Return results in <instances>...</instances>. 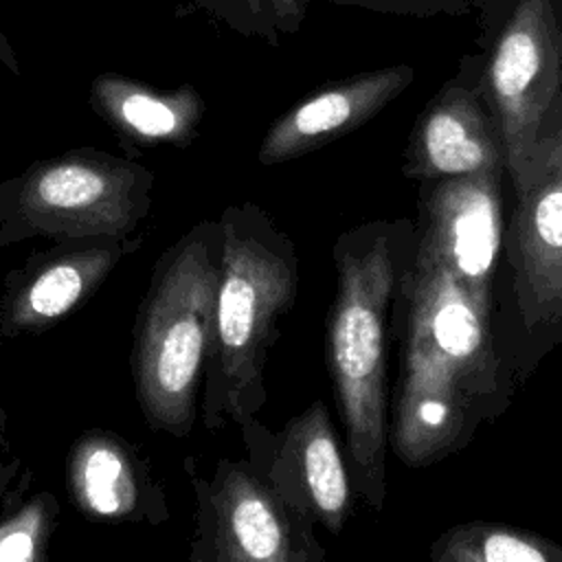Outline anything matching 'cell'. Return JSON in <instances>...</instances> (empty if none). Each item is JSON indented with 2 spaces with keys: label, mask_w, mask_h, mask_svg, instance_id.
<instances>
[{
  "label": "cell",
  "mask_w": 562,
  "mask_h": 562,
  "mask_svg": "<svg viewBox=\"0 0 562 562\" xmlns=\"http://www.w3.org/2000/svg\"><path fill=\"white\" fill-rule=\"evenodd\" d=\"M393 318L400 367L389 446L408 468H428L498 419L516 382L498 345L496 303L468 290L417 239Z\"/></svg>",
  "instance_id": "6da1fadb"
},
{
  "label": "cell",
  "mask_w": 562,
  "mask_h": 562,
  "mask_svg": "<svg viewBox=\"0 0 562 562\" xmlns=\"http://www.w3.org/2000/svg\"><path fill=\"white\" fill-rule=\"evenodd\" d=\"M415 246L408 220H375L334 244L336 294L327 318V367L345 428L356 494L375 512L386 498L389 334Z\"/></svg>",
  "instance_id": "7a4b0ae2"
},
{
  "label": "cell",
  "mask_w": 562,
  "mask_h": 562,
  "mask_svg": "<svg viewBox=\"0 0 562 562\" xmlns=\"http://www.w3.org/2000/svg\"><path fill=\"white\" fill-rule=\"evenodd\" d=\"M220 224L222 266L202 422L215 430L228 417L248 430L266 404L263 364L296 301L299 261L290 237L257 204L228 206Z\"/></svg>",
  "instance_id": "3957f363"
},
{
  "label": "cell",
  "mask_w": 562,
  "mask_h": 562,
  "mask_svg": "<svg viewBox=\"0 0 562 562\" xmlns=\"http://www.w3.org/2000/svg\"><path fill=\"white\" fill-rule=\"evenodd\" d=\"M222 266V224L204 220L156 263L138 310L132 375L145 422L187 437L213 342Z\"/></svg>",
  "instance_id": "277c9868"
},
{
  "label": "cell",
  "mask_w": 562,
  "mask_h": 562,
  "mask_svg": "<svg viewBox=\"0 0 562 562\" xmlns=\"http://www.w3.org/2000/svg\"><path fill=\"white\" fill-rule=\"evenodd\" d=\"M503 263L496 331L520 386L562 345V92L540 130L533 178L514 195Z\"/></svg>",
  "instance_id": "5b68a950"
},
{
  "label": "cell",
  "mask_w": 562,
  "mask_h": 562,
  "mask_svg": "<svg viewBox=\"0 0 562 562\" xmlns=\"http://www.w3.org/2000/svg\"><path fill=\"white\" fill-rule=\"evenodd\" d=\"M481 86L512 193L533 178L538 136L562 92V0H479Z\"/></svg>",
  "instance_id": "8992f818"
},
{
  "label": "cell",
  "mask_w": 562,
  "mask_h": 562,
  "mask_svg": "<svg viewBox=\"0 0 562 562\" xmlns=\"http://www.w3.org/2000/svg\"><path fill=\"white\" fill-rule=\"evenodd\" d=\"M151 171L138 162L77 149L35 162L7 189L0 244L24 237L127 239L147 215Z\"/></svg>",
  "instance_id": "52a82bcc"
},
{
  "label": "cell",
  "mask_w": 562,
  "mask_h": 562,
  "mask_svg": "<svg viewBox=\"0 0 562 562\" xmlns=\"http://www.w3.org/2000/svg\"><path fill=\"white\" fill-rule=\"evenodd\" d=\"M204 514L202 558L220 562H318L325 558L314 538V520L255 474L246 463L220 461L209 485H202Z\"/></svg>",
  "instance_id": "ba28073f"
},
{
  "label": "cell",
  "mask_w": 562,
  "mask_h": 562,
  "mask_svg": "<svg viewBox=\"0 0 562 562\" xmlns=\"http://www.w3.org/2000/svg\"><path fill=\"white\" fill-rule=\"evenodd\" d=\"M507 173L422 180L415 239L468 290L496 303L505 250L503 180Z\"/></svg>",
  "instance_id": "9c48e42d"
},
{
  "label": "cell",
  "mask_w": 562,
  "mask_h": 562,
  "mask_svg": "<svg viewBox=\"0 0 562 562\" xmlns=\"http://www.w3.org/2000/svg\"><path fill=\"white\" fill-rule=\"evenodd\" d=\"M402 158V173L411 180L505 171V147L483 94L479 53L463 55L457 72L417 114Z\"/></svg>",
  "instance_id": "30bf717a"
},
{
  "label": "cell",
  "mask_w": 562,
  "mask_h": 562,
  "mask_svg": "<svg viewBox=\"0 0 562 562\" xmlns=\"http://www.w3.org/2000/svg\"><path fill=\"white\" fill-rule=\"evenodd\" d=\"M266 479L296 512L334 536L342 531L356 490L329 411L321 400L288 419Z\"/></svg>",
  "instance_id": "8fae6325"
},
{
  "label": "cell",
  "mask_w": 562,
  "mask_h": 562,
  "mask_svg": "<svg viewBox=\"0 0 562 562\" xmlns=\"http://www.w3.org/2000/svg\"><path fill=\"white\" fill-rule=\"evenodd\" d=\"M413 79L411 64H393L323 86L268 127L257 151L259 162L294 160L353 132L395 101Z\"/></svg>",
  "instance_id": "7c38bea8"
},
{
  "label": "cell",
  "mask_w": 562,
  "mask_h": 562,
  "mask_svg": "<svg viewBox=\"0 0 562 562\" xmlns=\"http://www.w3.org/2000/svg\"><path fill=\"white\" fill-rule=\"evenodd\" d=\"M140 244L127 239H90L31 266L7 299L2 323L9 334H35L81 305L112 272L119 259Z\"/></svg>",
  "instance_id": "4fadbf2b"
},
{
  "label": "cell",
  "mask_w": 562,
  "mask_h": 562,
  "mask_svg": "<svg viewBox=\"0 0 562 562\" xmlns=\"http://www.w3.org/2000/svg\"><path fill=\"white\" fill-rule=\"evenodd\" d=\"M94 110L125 138L140 145L184 147L204 116V101L191 86L158 90L121 75H99L90 88Z\"/></svg>",
  "instance_id": "5bb4252c"
},
{
  "label": "cell",
  "mask_w": 562,
  "mask_h": 562,
  "mask_svg": "<svg viewBox=\"0 0 562 562\" xmlns=\"http://www.w3.org/2000/svg\"><path fill=\"white\" fill-rule=\"evenodd\" d=\"M68 487L75 505L99 520L130 518L140 498L132 452L116 435L105 430L86 432L72 446Z\"/></svg>",
  "instance_id": "9a60e30c"
},
{
  "label": "cell",
  "mask_w": 562,
  "mask_h": 562,
  "mask_svg": "<svg viewBox=\"0 0 562 562\" xmlns=\"http://www.w3.org/2000/svg\"><path fill=\"white\" fill-rule=\"evenodd\" d=\"M428 558L432 562H562V544L516 525L470 520L435 538Z\"/></svg>",
  "instance_id": "2e32d148"
},
{
  "label": "cell",
  "mask_w": 562,
  "mask_h": 562,
  "mask_svg": "<svg viewBox=\"0 0 562 562\" xmlns=\"http://www.w3.org/2000/svg\"><path fill=\"white\" fill-rule=\"evenodd\" d=\"M55 503L50 494H40L20 512L0 522V562H37L44 558Z\"/></svg>",
  "instance_id": "e0dca14e"
},
{
  "label": "cell",
  "mask_w": 562,
  "mask_h": 562,
  "mask_svg": "<svg viewBox=\"0 0 562 562\" xmlns=\"http://www.w3.org/2000/svg\"><path fill=\"white\" fill-rule=\"evenodd\" d=\"M338 4L362 7L378 13L435 18V15H461L479 4V0H334Z\"/></svg>",
  "instance_id": "ac0fdd59"
},
{
  "label": "cell",
  "mask_w": 562,
  "mask_h": 562,
  "mask_svg": "<svg viewBox=\"0 0 562 562\" xmlns=\"http://www.w3.org/2000/svg\"><path fill=\"white\" fill-rule=\"evenodd\" d=\"M0 61L4 64V66H9L13 72H20V68H18V59H15V53H13V48H11V42L4 37V33L0 31Z\"/></svg>",
  "instance_id": "d6986e66"
}]
</instances>
